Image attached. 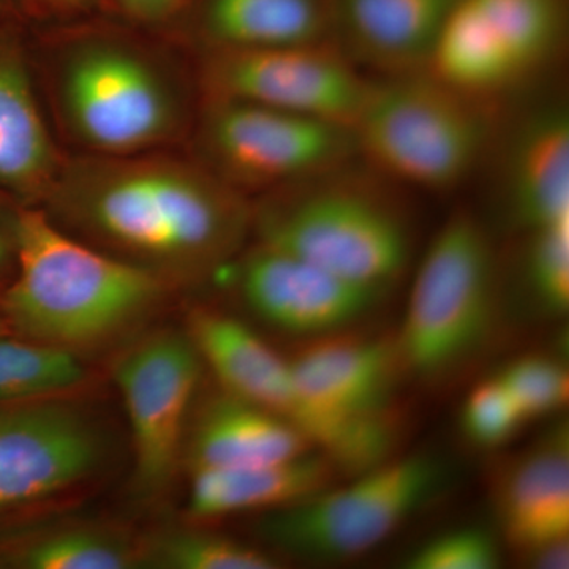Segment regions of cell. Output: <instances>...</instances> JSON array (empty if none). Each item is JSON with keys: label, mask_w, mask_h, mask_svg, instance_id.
Returning a JSON list of instances; mask_svg holds the SVG:
<instances>
[{"label": "cell", "mask_w": 569, "mask_h": 569, "mask_svg": "<svg viewBox=\"0 0 569 569\" xmlns=\"http://www.w3.org/2000/svg\"><path fill=\"white\" fill-rule=\"evenodd\" d=\"M47 197L59 227L168 284L222 271L252 227L231 183L174 160H80L59 170Z\"/></svg>", "instance_id": "obj_1"}, {"label": "cell", "mask_w": 569, "mask_h": 569, "mask_svg": "<svg viewBox=\"0 0 569 569\" xmlns=\"http://www.w3.org/2000/svg\"><path fill=\"white\" fill-rule=\"evenodd\" d=\"M13 282L0 295L11 336L78 353L134 328L162 302L168 283L67 233L47 211L14 212Z\"/></svg>", "instance_id": "obj_2"}, {"label": "cell", "mask_w": 569, "mask_h": 569, "mask_svg": "<svg viewBox=\"0 0 569 569\" xmlns=\"http://www.w3.org/2000/svg\"><path fill=\"white\" fill-rule=\"evenodd\" d=\"M500 263L485 224L458 212L419 264L395 336L403 377L440 388L481 358L500 326Z\"/></svg>", "instance_id": "obj_3"}, {"label": "cell", "mask_w": 569, "mask_h": 569, "mask_svg": "<svg viewBox=\"0 0 569 569\" xmlns=\"http://www.w3.org/2000/svg\"><path fill=\"white\" fill-rule=\"evenodd\" d=\"M252 212L258 242L332 274L391 291L407 271L413 233L406 211L372 182L316 176Z\"/></svg>", "instance_id": "obj_4"}, {"label": "cell", "mask_w": 569, "mask_h": 569, "mask_svg": "<svg viewBox=\"0 0 569 569\" xmlns=\"http://www.w3.org/2000/svg\"><path fill=\"white\" fill-rule=\"evenodd\" d=\"M481 102L426 69L369 82L351 127L356 151L397 182L455 189L473 173L488 146Z\"/></svg>", "instance_id": "obj_5"}, {"label": "cell", "mask_w": 569, "mask_h": 569, "mask_svg": "<svg viewBox=\"0 0 569 569\" xmlns=\"http://www.w3.org/2000/svg\"><path fill=\"white\" fill-rule=\"evenodd\" d=\"M436 456H392L313 496L264 512L260 537L296 559L346 561L378 548L447 486Z\"/></svg>", "instance_id": "obj_6"}, {"label": "cell", "mask_w": 569, "mask_h": 569, "mask_svg": "<svg viewBox=\"0 0 569 569\" xmlns=\"http://www.w3.org/2000/svg\"><path fill=\"white\" fill-rule=\"evenodd\" d=\"M59 96L71 132L103 156H130L178 129V99L162 71L118 40L92 39L71 50Z\"/></svg>", "instance_id": "obj_7"}, {"label": "cell", "mask_w": 569, "mask_h": 569, "mask_svg": "<svg viewBox=\"0 0 569 569\" xmlns=\"http://www.w3.org/2000/svg\"><path fill=\"white\" fill-rule=\"evenodd\" d=\"M203 144L220 174L252 187L307 181L356 152L342 123L223 97L206 114Z\"/></svg>", "instance_id": "obj_8"}, {"label": "cell", "mask_w": 569, "mask_h": 569, "mask_svg": "<svg viewBox=\"0 0 569 569\" xmlns=\"http://www.w3.org/2000/svg\"><path fill=\"white\" fill-rule=\"evenodd\" d=\"M107 452L102 427L67 397L0 402V519L88 485Z\"/></svg>", "instance_id": "obj_9"}, {"label": "cell", "mask_w": 569, "mask_h": 569, "mask_svg": "<svg viewBox=\"0 0 569 569\" xmlns=\"http://www.w3.org/2000/svg\"><path fill=\"white\" fill-rule=\"evenodd\" d=\"M201 359L189 335L157 331L119 356L121 391L134 448V490L153 498L173 481Z\"/></svg>", "instance_id": "obj_10"}, {"label": "cell", "mask_w": 569, "mask_h": 569, "mask_svg": "<svg viewBox=\"0 0 569 569\" xmlns=\"http://www.w3.org/2000/svg\"><path fill=\"white\" fill-rule=\"evenodd\" d=\"M216 97L246 100L353 127L369 82L326 41L269 50H217L208 66Z\"/></svg>", "instance_id": "obj_11"}, {"label": "cell", "mask_w": 569, "mask_h": 569, "mask_svg": "<svg viewBox=\"0 0 569 569\" xmlns=\"http://www.w3.org/2000/svg\"><path fill=\"white\" fill-rule=\"evenodd\" d=\"M233 280L254 318L305 340L358 328L389 295L260 242L239 258Z\"/></svg>", "instance_id": "obj_12"}, {"label": "cell", "mask_w": 569, "mask_h": 569, "mask_svg": "<svg viewBox=\"0 0 569 569\" xmlns=\"http://www.w3.org/2000/svg\"><path fill=\"white\" fill-rule=\"evenodd\" d=\"M287 359L302 395L328 417L355 426L399 425L395 400L403 373L395 336L350 329L305 340Z\"/></svg>", "instance_id": "obj_13"}, {"label": "cell", "mask_w": 569, "mask_h": 569, "mask_svg": "<svg viewBox=\"0 0 569 569\" xmlns=\"http://www.w3.org/2000/svg\"><path fill=\"white\" fill-rule=\"evenodd\" d=\"M498 526L509 549L535 563L569 542V433L559 426L505 460L492 481Z\"/></svg>", "instance_id": "obj_14"}, {"label": "cell", "mask_w": 569, "mask_h": 569, "mask_svg": "<svg viewBox=\"0 0 569 569\" xmlns=\"http://www.w3.org/2000/svg\"><path fill=\"white\" fill-rule=\"evenodd\" d=\"M189 336L224 391L271 411L298 429L306 400L287 358L238 318L216 310H193Z\"/></svg>", "instance_id": "obj_15"}, {"label": "cell", "mask_w": 569, "mask_h": 569, "mask_svg": "<svg viewBox=\"0 0 569 569\" xmlns=\"http://www.w3.org/2000/svg\"><path fill=\"white\" fill-rule=\"evenodd\" d=\"M456 0H328L331 33L389 74L426 69Z\"/></svg>", "instance_id": "obj_16"}, {"label": "cell", "mask_w": 569, "mask_h": 569, "mask_svg": "<svg viewBox=\"0 0 569 569\" xmlns=\"http://www.w3.org/2000/svg\"><path fill=\"white\" fill-rule=\"evenodd\" d=\"M505 194L523 231L569 220V114L561 104L531 112L512 137Z\"/></svg>", "instance_id": "obj_17"}, {"label": "cell", "mask_w": 569, "mask_h": 569, "mask_svg": "<svg viewBox=\"0 0 569 569\" xmlns=\"http://www.w3.org/2000/svg\"><path fill=\"white\" fill-rule=\"evenodd\" d=\"M339 470L321 452L254 466L192 471L187 515L193 520L290 507L335 485Z\"/></svg>", "instance_id": "obj_18"}, {"label": "cell", "mask_w": 569, "mask_h": 569, "mask_svg": "<svg viewBox=\"0 0 569 569\" xmlns=\"http://www.w3.org/2000/svg\"><path fill=\"white\" fill-rule=\"evenodd\" d=\"M59 170L24 54L13 37L0 32V189L37 200L50 192Z\"/></svg>", "instance_id": "obj_19"}, {"label": "cell", "mask_w": 569, "mask_h": 569, "mask_svg": "<svg viewBox=\"0 0 569 569\" xmlns=\"http://www.w3.org/2000/svg\"><path fill=\"white\" fill-rule=\"evenodd\" d=\"M310 451L317 449L290 422L223 389L194 419L186 456L193 471L277 462Z\"/></svg>", "instance_id": "obj_20"}, {"label": "cell", "mask_w": 569, "mask_h": 569, "mask_svg": "<svg viewBox=\"0 0 569 569\" xmlns=\"http://www.w3.org/2000/svg\"><path fill=\"white\" fill-rule=\"evenodd\" d=\"M198 29L216 50H269L323 43L328 0H198Z\"/></svg>", "instance_id": "obj_21"}, {"label": "cell", "mask_w": 569, "mask_h": 569, "mask_svg": "<svg viewBox=\"0 0 569 569\" xmlns=\"http://www.w3.org/2000/svg\"><path fill=\"white\" fill-rule=\"evenodd\" d=\"M518 81L549 61L563 37L565 0H462Z\"/></svg>", "instance_id": "obj_22"}, {"label": "cell", "mask_w": 569, "mask_h": 569, "mask_svg": "<svg viewBox=\"0 0 569 569\" xmlns=\"http://www.w3.org/2000/svg\"><path fill=\"white\" fill-rule=\"evenodd\" d=\"M3 568L133 569L142 567L141 541L103 526H67L0 548Z\"/></svg>", "instance_id": "obj_23"}, {"label": "cell", "mask_w": 569, "mask_h": 569, "mask_svg": "<svg viewBox=\"0 0 569 569\" xmlns=\"http://www.w3.org/2000/svg\"><path fill=\"white\" fill-rule=\"evenodd\" d=\"M80 356L17 336H0V402L62 399L84 387Z\"/></svg>", "instance_id": "obj_24"}, {"label": "cell", "mask_w": 569, "mask_h": 569, "mask_svg": "<svg viewBox=\"0 0 569 569\" xmlns=\"http://www.w3.org/2000/svg\"><path fill=\"white\" fill-rule=\"evenodd\" d=\"M142 567L164 569H276L280 561L238 539L201 529L164 530L141 539Z\"/></svg>", "instance_id": "obj_25"}, {"label": "cell", "mask_w": 569, "mask_h": 569, "mask_svg": "<svg viewBox=\"0 0 569 569\" xmlns=\"http://www.w3.org/2000/svg\"><path fill=\"white\" fill-rule=\"evenodd\" d=\"M523 279L535 305L549 317L569 309V220L527 231Z\"/></svg>", "instance_id": "obj_26"}, {"label": "cell", "mask_w": 569, "mask_h": 569, "mask_svg": "<svg viewBox=\"0 0 569 569\" xmlns=\"http://www.w3.org/2000/svg\"><path fill=\"white\" fill-rule=\"evenodd\" d=\"M526 422L563 410L569 399V373L563 362L546 355H526L497 373Z\"/></svg>", "instance_id": "obj_27"}, {"label": "cell", "mask_w": 569, "mask_h": 569, "mask_svg": "<svg viewBox=\"0 0 569 569\" xmlns=\"http://www.w3.org/2000/svg\"><path fill=\"white\" fill-rule=\"evenodd\" d=\"M523 425H527L526 419L496 376L471 389L463 402L462 430L477 447H501Z\"/></svg>", "instance_id": "obj_28"}, {"label": "cell", "mask_w": 569, "mask_h": 569, "mask_svg": "<svg viewBox=\"0 0 569 569\" xmlns=\"http://www.w3.org/2000/svg\"><path fill=\"white\" fill-rule=\"evenodd\" d=\"M498 565L500 548L497 539L477 527L438 535L406 561L410 569H493Z\"/></svg>", "instance_id": "obj_29"}, {"label": "cell", "mask_w": 569, "mask_h": 569, "mask_svg": "<svg viewBox=\"0 0 569 569\" xmlns=\"http://www.w3.org/2000/svg\"><path fill=\"white\" fill-rule=\"evenodd\" d=\"M114 2L127 17L134 21L162 22L181 9L183 0H114Z\"/></svg>", "instance_id": "obj_30"}, {"label": "cell", "mask_w": 569, "mask_h": 569, "mask_svg": "<svg viewBox=\"0 0 569 569\" xmlns=\"http://www.w3.org/2000/svg\"><path fill=\"white\" fill-rule=\"evenodd\" d=\"M14 216L9 222L0 219V276L14 261Z\"/></svg>", "instance_id": "obj_31"}, {"label": "cell", "mask_w": 569, "mask_h": 569, "mask_svg": "<svg viewBox=\"0 0 569 569\" xmlns=\"http://www.w3.org/2000/svg\"><path fill=\"white\" fill-rule=\"evenodd\" d=\"M51 2L66 7V9H84V7L92 6L96 0H51Z\"/></svg>", "instance_id": "obj_32"}, {"label": "cell", "mask_w": 569, "mask_h": 569, "mask_svg": "<svg viewBox=\"0 0 569 569\" xmlns=\"http://www.w3.org/2000/svg\"><path fill=\"white\" fill-rule=\"evenodd\" d=\"M11 6V0H0V13H3Z\"/></svg>", "instance_id": "obj_33"}, {"label": "cell", "mask_w": 569, "mask_h": 569, "mask_svg": "<svg viewBox=\"0 0 569 569\" xmlns=\"http://www.w3.org/2000/svg\"><path fill=\"white\" fill-rule=\"evenodd\" d=\"M10 335L9 329H7L6 323H3L2 317H0V336Z\"/></svg>", "instance_id": "obj_34"}, {"label": "cell", "mask_w": 569, "mask_h": 569, "mask_svg": "<svg viewBox=\"0 0 569 569\" xmlns=\"http://www.w3.org/2000/svg\"><path fill=\"white\" fill-rule=\"evenodd\" d=\"M0 568H3L2 561H0Z\"/></svg>", "instance_id": "obj_35"}]
</instances>
